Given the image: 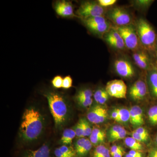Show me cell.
<instances>
[{
  "label": "cell",
  "mask_w": 157,
  "mask_h": 157,
  "mask_svg": "<svg viewBox=\"0 0 157 157\" xmlns=\"http://www.w3.org/2000/svg\"><path fill=\"white\" fill-rule=\"evenodd\" d=\"M46 121L43 113L38 107L32 106L25 109L19 128V136L25 143L38 140L45 131Z\"/></svg>",
  "instance_id": "cell-1"
},
{
  "label": "cell",
  "mask_w": 157,
  "mask_h": 157,
  "mask_svg": "<svg viewBox=\"0 0 157 157\" xmlns=\"http://www.w3.org/2000/svg\"><path fill=\"white\" fill-rule=\"evenodd\" d=\"M44 95L48 101L56 128L59 130L63 129L71 118V109L69 100L63 94L54 90L45 91Z\"/></svg>",
  "instance_id": "cell-2"
},
{
  "label": "cell",
  "mask_w": 157,
  "mask_h": 157,
  "mask_svg": "<svg viewBox=\"0 0 157 157\" xmlns=\"http://www.w3.org/2000/svg\"><path fill=\"white\" fill-rule=\"evenodd\" d=\"M142 48L155 56L157 34L151 25L144 18H138L134 23Z\"/></svg>",
  "instance_id": "cell-3"
},
{
  "label": "cell",
  "mask_w": 157,
  "mask_h": 157,
  "mask_svg": "<svg viewBox=\"0 0 157 157\" xmlns=\"http://www.w3.org/2000/svg\"><path fill=\"white\" fill-rule=\"evenodd\" d=\"M113 26L120 34L128 49L133 52L143 49L140 45L134 24L124 26Z\"/></svg>",
  "instance_id": "cell-4"
},
{
  "label": "cell",
  "mask_w": 157,
  "mask_h": 157,
  "mask_svg": "<svg viewBox=\"0 0 157 157\" xmlns=\"http://www.w3.org/2000/svg\"><path fill=\"white\" fill-rule=\"evenodd\" d=\"M105 15L106 18L109 20L114 26H124L133 24L135 22L132 14L123 7L110 8L107 11Z\"/></svg>",
  "instance_id": "cell-5"
},
{
  "label": "cell",
  "mask_w": 157,
  "mask_h": 157,
  "mask_svg": "<svg viewBox=\"0 0 157 157\" xmlns=\"http://www.w3.org/2000/svg\"><path fill=\"white\" fill-rule=\"evenodd\" d=\"M106 11L98 2L85 1L82 2L76 11L77 16L81 19H87L97 16H105Z\"/></svg>",
  "instance_id": "cell-6"
},
{
  "label": "cell",
  "mask_w": 157,
  "mask_h": 157,
  "mask_svg": "<svg viewBox=\"0 0 157 157\" xmlns=\"http://www.w3.org/2000/svg\"><path fill=\"white\" fill-rule=\"evenodd\" d=\"M105 90L110 97L119 99L126 98L127 86L122 80L114 79L108 82Z\"/></svg>",
  "instance_id": "cell-7"
},
{
  "label": "cell",
  "mask_w": 157,
  "mask_h": 157,
  "mask_svg": "<svg viewBox=\"0 0 157 157\" xmlns=\"http://www.w3.org/2000/svg\"><path fill=\"white\" fill-rule=\"evenodd\" d=\"M108 111L106 107L100 104L92 106L88 111L86 119L94 124H100L104 122L108 117Z\"/></svg>",
  "instance_id": "cell-8"
},
{
  "label": "cell",
  "mask_w": 157,
  "mask_h": 157,
  "mask_svg": "<svg viewBox=\"0 0 157 157\" xmlns=\"http://www.w3.org/2000/svg\"><path fill=\"white\" fill-rule=\"evenodd\" d=\"M114 66L116 72L121 77L132 78L135 75V67L132 63L126 59H117L114 62Z\"/></svg>",
  "instance_id": "cell-9"
},
{
  "label": "cell",
  "mask_w": 157,
  "mask_h": 157,
  "mask_svg": "<svg viewBox=\"0 0 157 157\" xmlns=\"http://www.w3.org/2000/svg\"><path fill=\"white\" fill-rule=\"evenodd\" d=\"M148 90V86L146 82L142 79H138L130 88L129 95L134 101H142L147 96Z\"/></svg>",
  "instance_id": "cell-10"
},
{
  "label": "cell",
  "mask_w": 157,
  "mask_h": 157,
  "mask_svg": "<svg viewBox=\"0 0 157 157\" xmlns=\"http://www.w3.org/2000/svg\"><path fill=\"white\" fill-rule=\"evenodd\" d=\"M103 38L107 44L114 49L123 50L127 48L120 34L119 33L113 26L104 35Z\"/></svg>",
  "instance_id": "cell-11"
},
{
  "label": "cell",
  "mask_w": 157,
  "mask_h": 157,
  "mask_svg": "<svg viewBox=\"0 0 157 157\" xmlns=\"http://www.w3.org/2000/svg\"><path fill=\"white\" fill-rule=\"evenodd\" d=\"M133 59L137 67L146 72L155 65L152 63L149 54L144 49L133 52Z\"/></svg>",
  "instance_id": "cell-12"
},
{
  "label": "cell",
  "mask_w": 157,
  "mask_h": 157,
  "mask_svg": "<svg viewBox=\"0 0 157 157\" xmlns=\"http://www.w3.org/2000/svg\"><path fill=\"white\" fill-rule=\"evenodd\" d=\"M94 96L93 91L89 88H83L78 90L76 92L74 100L79 107L82 108H90L92 105Z\"/></svg>",
  "instance_id": "cell-13"
},
{
  "label": "cell",
  "mask_w": 157,
  "mask_h": 157,
  "mask_svg": "<svg viewBox=\"0 0 157 157\" xmlns=\"http://www.w3.org/2000/svg\"><path fill=\"white\" fill-rule=\"evenodd\" d=\"M55 11L61 17H70L76 16L74 14L72 3L66 1H57L54 5Z\"/></svg>",
  "instance_id": "cell-14"
},
{
  "label": "cell",
  "mask_w": 157,
  "mask_h": 157,
  "mask_svg": "<svg viewBox=\"0 0 157 157\" xmlns=\"http://www.w3.org/2000/svg\"><path fill=\"white\" fill-rule=\"evenodd\" d=\"M92 146L93 144L89 139L85 137L78 138L76 140L74 145L76 157H86Z\"/></svg>",
  "instance_id": "cell-15"
},
{
  "label": "cell",
  "mask_w": 157,
  "mask_h": 157,
  "mask_svg": "<svg viewBox=\"0 0 157 157\" xmlns=\"http://www.w3.org/2000/svg\"><path fill=\"white\" fill-rule=\"evenodd\" d=\"M130 122L134 128L142 126L144 124L143 109L140 106L135 105L129 109Z\"/></svg>",
  "instance_id": "cell-16"
},
{
  "label": "cell",
  "mask_w": 157,
  "mask_h": 157,
  "mask_svg": "<svg viewBox=\"0 0 157 157\" xmlns=\"http://www.w3.org/2000/svg\"><path fill=\"white\" fill-rule=\"evenodd\" d=\"M147 78L148 90L152 97L157 100V67L155 65L147 71Z\"/></svg>",
  "instance_id": "cell-17"
},
{
  "label": "cell",
  "mask_w": 157,
  "mask_h": 157,
  "mask_svg": "<svg viewBox=\"0 0 157 157\" xmlns=\"http://www.w3.org/2000/svg\"><path fill=\"white\" fill-rule=\"evenodd\" d=\"M127 131L120 125L113 126L108 130L107 136L109 142H115L125 138Z\"/></svg>",
  "instance_id": "cell-18"
},
{
  "label": "cell",
  "mask_w": 157,
  "mask_h": 157,
  "mask_svg": "<svg viewBox=\"0 0 157 157\" xmlns=\"http://www.w3.org/2000/svg\"><path fill=\"white\" fill-rule=\"evenodd\" d=\"M22 157H52L50 144L46 143L36 150L25 151Z\"/></svg>",
  "instance_id": "cell-19"
},
{
  "label": "cell",
  "mask_w": 157,
  "mask_h": 157,
  "mask_svg": "<svg viewBox=\"0 0 157 157\" xmlns=\"http://www.w3.org/2000/svg\"><path fill=\"white\" fill-rule=\"evenodd\" d=\"M85 26L90 32L100 38H103L104 35L108 32L113 26L108 21L102 23L86 25Z\"/></svg>",
  "instance_id": "cell-20"
},
{
  "label": "cell",
  "mask_w": 157,
  "mask_h": 157,
  "mask_svg": "<svg viewBox=\"0 0 157 157\" xmlns=\"http://www.w3.org/2000/svg\"><path fill=\"white\" fill-rule=\"evenodd\" d=\"M106 136L107 135L104 131L94 127L90 135V140L93 145L97 146L104 143Z\"/></svg>",
  "instance_id": "cell-21"
},
{
  "label": "cell",
  "mask_w": 157,
  "mask_h": 157,
  "mask_svg": "<svg viewBox=\"0 0 157 157\" xmlns=\"http://www.w3.org/2000/svg\"><path fill=\"white\" fill-rule=\"evenodd\" d=\"M76 136V133L74 129H65L59 142L62 145H70Z\"/></svg>",
  "instance_id": "cell-22"
},
{
  "label": "cell",
  "mask_w": 157,
  "mask_h": 157,
  "mask_svg": "<svg viewBox=\"0 0 157 157\" xmlns=\"http://www.w3.org/2000/svg\"><path fill=\"white\" fill-rule=\"evenodd\" d=\"M109 95L105 89L99 88L94 94V100L97 104L103 105L108 100Z\"/></svg>",
  "instance_id": "cell-23"
},
{
  "label": "cell",
  "mask_w": 157,
  "mask_h": 157,
  "mask_svg": "<svg viewBox=\"0 0 157 157\" xmlns=\"http://www.w3.org/2000/svg\"><path fill=\"white\" fill-rule=\"evenodd\" d=\"M125 144L132 150L141 151L144 149V146L142 143L132 137H126L124 140Z\"/></svg>",
  "instance_id": "cell-24"
},
{
  "label": "cell",
  "mask_w": 157,
  "mask_h": 157,
  "mask_svg": "<svg viewBox=\"0 0 157 157\" xmlns=\"http://www.w3.org/2000/svg\"><path fill=\"white\" fill-rule=\"evenodd\" d=\"M109 149L103 144L96 147L93 152V157H110Z\"/></svg>",
  "instance_id": "cell-25"
},
{
  "label": "cell",
  "mask_w": 157,
  "mask_h": 157,
  "mask_svg": "<svg viewBox=\"0 0 157 157\" xmlns=\"http://www.w3.org/2000/svg\"><path fill=\"white\" fill-rule=\"evenodd\" d=\"M147 117L151 125L153 126L157 125V104L151 106L148 109Z\"/></svg>",
  "instance_id": "cell-26"
},
{
  "label": "cell",
  "mask_w": 157,
  "mask_h": 157,
  "mask_svg": "<svg viewBox=\"0 0 157 157\" xmlns=\"http://www.w3.org/2000/svg\"><path fill=\"white\" fill-rule=\"evenodd\" d=\"M119 114L117 122L120 123H126L130 121V111L126 108H117Z\"/></svg>",
  "instance_id": "cell-27"
},
{
  "label": "cell",
  "mask_w": 157,
  "mask_h": 157,
  "mask_svg": "<svg viewBox=\"0 0 157 157\" xmlns=\"http://www.w3.org/2000/svg\"><path fill=\"white\" fill-rule=\"evenodd\" d=\"M153 1L151 0H137L133 2V6L136 7L137 9L141 10H145L147 9L153 2Z\"/></svg>",
  "instance_id": "cell-28"
},
{
  "label": "cell",
  "mask_w": 157,
  "mask_h": 157,
  "mask_svg": "<svg viewBox=\"0 0 157 157\" xmlns=\"http://www.w3.org/2000/svg\"><path fill=\"white\" fill-rule=\"evenodd\" d=\"M80 119H81L82 124L84 137H90L93 129L91 126V125L90 124L91 123L87 119L85 118H82Z\"/></svg>",
  "instance_id": "cell-29"
},
{
  "label": "cell",
  "mask_w": 157,
  "mask_h": 157,
  "mask_svg": "<svg viewBox=\"0 0 157 157\" xmlns=\"http://www.w3.org/2000/svg\"><path fill=\"white\" fill-rule=\"evenodd\" d=\"M110 155L112 157H123V148L120 146L114 145L111 147Z\"/></svg>",
  "instance_id": "cell-30"
},
{
  "label": "cell",
  "mask_w": 157,
  "mask_h": 157,
  "mask_svg": "<svg viewBox=\"0 0 157 157\" xmlns=\"http://www.w3.org/2000/svg\"><path fill=\"white\" fill-rule=\"evenodd\" d=\"M73 129H74L75 133H76V137H78V138L84 137V133H83L81 119L78 121L76 125L74 126Z\"/></svg>",
  "instance_id": "cell-31"
},
{
  "label": "cell",
  "mask_w": 157,
  "mask_h": 157,
  "mask_svg": "<svg viewBox=\"0 0 157 157\" xmlns=\"http://www.w3.org/2000/svg\"><path fill=\"white\" fill-rule=\"evenodd\" d=\"M63 78L61 76H55L52 81V86L55 88L58 89L62 87L63 85Z\"/></svg>",
  "instance_id": "cell-32"
},
{
  "label": "cell",
  "mask_w": 157,
  "mask_h": 157,
  "mask_svg": "<svg viewBox=\"0 0 157 157\" xmlns=\"http://www.w3.org/2000/svg\"><path fill=\"white\" fill-rule=\"evenodd\" d=\"M72 85H73V79L70 76H67L63 78L62 88L65 89H68L72 87Z\"/></svg>",
  "instance_id": "cell-33"
},
{
  "label": "cell",
  "mask_w": 157,
  "mask_h": 157,
  "mask_svg": "<svg viewBox=\"0 0 157 157\" xmlns=\"http://www.w3.org/2000/svg\"><path fill=\"white\" fill-rule=\"evenodd\" d=\"M117 2V0H99L98 2L101 7L105 8V7L113 6Z\"/></svg>",
  "instance_id": "cell-34"
},
{
  "label": "cell",
  "mask_w": 157,
  "mask_h": 157,
  "mask_svg": "<svg viewBox=\"0 0 157 157\" xmlns=\"http://www.w3.org/2000/svg\"><path fill=\"white\" fill-rule=\"evenodd\" d=\"M132 137L133 138H135V140L141 142V143H144V142H147L148 141L149 138H147V137H144L142 135L138 134L135 132H132Z\"/></svg>",
  "instance_id": "cell-35"
},
{
  "label": "cell",
  "mask_w": 157,
  "mask_h": 157,
  "mask_svg": "<svg viewBox=\"0 0 157 157\" xmlns=\"http://www.w3.org/2000/svg\"><path fill=\"white\" fill-rule=\"evenodd\" d=\"M134 132L144 136V137L149 138V134L148 131L143 127L141 126L137 128V129H135Z\"/></svg>",
  "instance_id": "cell-36"
},
{
  "label": "cell",
  "mask_w": 157,
  "mask_h": 157,
  "mask_svg": "<svg viewBox=\"0 0 157 157\" xmlns=\"http://www.w3.org/2000/svg\"><path fill=\"white\" fill-rule=\"evenodd\" d=\"M125 157H144L142 153L137 151L130 150L125 155Z\"/></svg>",
  "instance_id": "cell-37"
},
{
  "label": "cell",
  "mask_w": 157,
  "mask_h": 157,
  "mask_svg": "<svg viewBox=\"0 0 157 157\" xmlns=\"http://www.w3.org/2000/svg\"><path fill=\"white\" fill-rule=\"evenodd\" d=\"M54 154L56 157H71L61 151L59 147L55 149L54 151Z\"/></svg>",
  "instance_id": "cell-38"
},
{
  "label": "cell",
  "mask_w": 157,
  "mask_h": 157,
  "mask_svg": "<svg viewBox=\"0 0 157 157\" xmlns=\"http://www.w3.org/2000/svg\"><path fill=\"white\" fill-rule=\"evenodd\" d=\"M110 118L113 120L117 122L119 118L118 112L117 109H113L111 112L110 114Z\"/></svg>",
  "instance_id": "cell-39"
},
{
  "label": "cell",
  "mask_w": 157,
  "mask_h": 157,
  "mask_svg": "<svg viewBox=\"0 0 157 157\" xmlns=\"http://www.w3.org/2000/svg\"><path fill=\"white\" fill-rule=\"evenodd\" d=\"M147 157H157V147H154L149 152Z\"/></svg>",
  "instance_id": "cell-40"
},
{
  "label": "cell",
  "mask_w": 157,
  "mask_h": 157,
  "mask_svg": "<svg viewBox=\"0 0 157 157\" xmlns=\"http://www.w3.org/2000/svg\"><path fill=\"white\" fill-rule=\"evenodd\" d=\"M155 147H157V135L155 137Z\"/></svg>",
  "instance_id": "cell-41"
},
{
  "label": "cell",
  "mask_w": 157,
  "mask_h": 157,
  "mask_svg": "<svg viewBox=\"0 0 157 157\" xmlns=\"http://www.w3.org/2000/svg\"><path fill=\"white\" fill-rule=\"evenodd\" d=\"M155 57L156 59V66L157 67V45L156 48L155 53Z\"/></svg>",
  "instance_id": "cell-42"
}]
</instances>
